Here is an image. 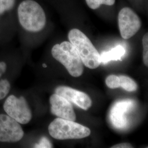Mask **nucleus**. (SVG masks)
<instances>
[{"instance_id": "nucleus-1", "label": "nucleus", "mask_w": 148, "mask_h": 148, "mask_svg": "<svg viewBox=\"0 0 148 148\" xmlns=\"http://www.w3.org/2000/svg\"><path fill=\"white\" fill-rule=\"evenodd\" d=\"M18 20L25 30L40 32L46 24V16L42 7L34 0H24L17 10Z\"/></svg>"}, {"instance_id": "nucleus-2", "label": "nucleus", "mask_w": 148, "mask_h": 148, "mask_svg": "<svg viewBox=\"0 0 148 148\" xmlns=\"http://www.w3.org/2000/svg\"><path fill=\"white\" fill-rule=\"evenodd\" d=\"M68 38L86 67L95 69L100 65V54L84 32L77 29H73L69 32Z\"/></svg>"}, {"instance_id": "nucleus-3", "label": "nucleus", "mask_w": 148, "mask_h": 148, "mask_svg": "<svg viewBox=\"0 0 148 148\" xmlns=\"http://www.w3.org/2000/svg\"><path fill=\"white\" fill-rule=\"evenodd\" d=\"M53 58L65 67L69 74L75 77L82 75L84 64L74 46L68 41L56 44L52 49Z\"/></svg>"}, {"instance_id": "nucleus-4", "label": "nucleus", "mask_w": 148, "mask_h": 148, "mask_svg": "<svg viewBox=\"0 0 148 148\" xmlns=\"http://www.w3.org/2000/svg\"><path fill=\"white\" fill-rule=\"evenodd\" d=\"M48 132L51 137L58 140L82 139L88 137L90 134L88 127L59 117L49 124Z\"/></svg>"}, {"instance_id": "nucleus-5", "label": "nucleus", "mask_w": 148, "mask_h": 148, "mask_svg": "<svg viewBox=\"0 0 148 148\" xmlns=\"http://www.w3.org/2000/svg\"><path fill=\"white\" fill-rule=\"evenodd\" d=\"M3 109L7 115L20 124H27L32 120V111L23 97L10 95L3 104Z\"/></svg>"}, {"instance_id": "nucleus-6", "label": "nucleus", "mask_w": 148, "mask_h": 148, "mask_svg": "<svg viewBox=\"0 0 148 148\" xmlns=\"http://www.w3.org/2000/svg\"><path fill=\"white\" fill-rule=\"evenodd\" d=\"M118 23L120 34L125 40H128L136 35L142 27L140 18L129 7L123 8L119 12Z\"/></svg>"}, {"instance_id": "nucleus-7", "label": "nucleus", "mask_w": 148, "mask_h": 148, "mask_svg": "<svg viewBox=\"0 0 148 148\" xmlns=\"http://www.w3.org/2000/svg\"><path fill=\"white\" fill-rule=\"evenodd\" d=\"M24 136L19 123L8 115L0 114V142L16 143Z\"/></svg>"}, {"instance_id": "nucleus-8", "label": "nucleus", "mask_w": 148, "mask_h": 148, "mask_svg": "<svg viewBox=\"0 0 148 148\" xmlns=\"http://www.w3.org/2000/svg\"><path fill=\"white\" fill-rule=\"evenodd\" d=\"M51 111L58 117L75 121L76 119V114L71 103L62 96L56 93L53 94L49 98Z\"/></svg>"}, {"instance_id": "nucleus-9", "label": "nucleus", "mask_w": 148, "mask_h": 148, "mask_svg": "<svg viewBox=\"0 0 148 148\" xmlns=\"http://www.w3.org/2000/svg\"><path fill=\"white\" fill-rule=\"evenodd\" d=\"M55 92L84 110H88L92 104L91 99L86 93L69 87L59 86Z\"/></svg>"}, {"instance_id": "nucleus-10", "label": "nucleus", "mask_w": 148, "mask_h": 148, "mask_svg": "<svg viewBox=\"0 0 148 148\" xmlns=\"http://www.w3.org/2000/svg\"><path fill=\"white\" fill-rule=\"evenodd\" d=\"M133 106V101L125 100L116 103L110 111V120L117 128H123L127 126V120L125 113Z\"/></svg>"}, {"instance_id": "nucleus-11", "label": "nucleus", "mask_w": 148, "mask_h": 148, "mask_svg": "<svg viewBox=\"0 0 148 148\" xmlns=\"http://www.w3.org/2000/svg\"><path fill=\"white\" fill-rule=\"evenodd\" d=\"M126 52L125 49L121 45H118L108 52L100 54L101 63L106 64L111 60H121Z\"/></svg>"}, {"instance_id": "nucleus-12", "label": "nucleus", "mask_w": 148, "mask_h": 148, "mask_svg": "<svg viewBox=\"0 0 148 148\" xmlns=\"http://www.w3.org/2000/svg\"><path fill=\"white\" fill-rule=\"evenodd\" d=\"M7 69V65L3 62H0V77L4 74ZM11 89V85L7 79L0 81V101L5 98L9 93Z\"/></svg>"}, {"instance_id": "nucleus-13", "label": "nucleus", "mask_w": 148, "mask_h": 148, "mask_svg": "<svg viewBox=\"0 0 148 148\" xmlns=\"http://www.w3.org/2000/svg\"><path fill=\"white\" fill-rule=\"evenodd\" d=\"M120 79V86L123 90L128 92H134L138 89L137 83L130 78L124 75L119 76Z\"/></svg>"}, {"instance_id": "nucleus-14", "label": "nucleus", "mask_w": 148, "mask_h": 148, "mask_svg": "<svg viewBox=\"0 0 148 148\" xmlns=\"http://www.w3.org/2000/svg\"><path fill=\"white\" fill-rule=\"evenodd\" d=\"M87 5L92 10H96L102 5H114L115 0H85Z\"/></svg>"}, {"instance_id": "nucleus-15", "label": "nucleus", "mask_w": 148, "mask_h": 148, "mask_svg": "<svg viewBox=\"0 0 148 148\" xmlns=\"http://www.w3.org/2000/svg\"><path fill=\"white\" fill-rule=\"evenodd\" d=\"M106 86L111 89H115L120 87V79L116 75H111L108 76L106 79Z\"/></svg>"}, {"instance_id": "nucleus-16", "label": "nucleus", "mask_w": 148, "mask_h": 148, "mask_svg": "<svg viewBox=\"0 0 148 148\" xmlns=\"http://www.w3.org/2000/svg\"><path fill=\"white\" fill-rule=\"evenodd\" d=\"M16 0H0V14L11 10L15 4Z\"/></svg>"}, {"instance_id": "nucleus-17", "label": "nucleus", "mask_w": 148, "mask_h": 148, "mask_svg": "<svg viewBox=\"0 0 148 148\" xmlns=\"http://www.w3.org/2000/svg\"><path fill=\"white\" fill-rule=\"evenodd\" d=\"M143 62L146 66H148V34L146 33L143 37Z\"/></svg>"}, {"instance_id": "nucleus-18", "label": "nucleus", "mask_w": 148, "mask_h": 148, "mask_svg": "<svg viewBox=\"0 0 148 148\" xmlns=\"http://www.w3.org/2000/svg\"><path fill=\"white\" fill-rule=\"evenodd\" d=\"M34 147L38 148H53V145L47 138L43 137L40 139V142L35 145Z\"/></svg>"}, {"instance_id": "nucleus-19", "label": "nucleus", "mask_w": 148, "mask_h": 148, "mask_svg": "<svg viewBox=\"0 0 148 148\" xmlns=\"http://www.w3.org/2000/svg\"><path fill=\"white\" fill-rule=\"evenodd\" d=\"M133 146L130 143H123L112 146L111 148H132Z\"/></svg>"}, {"instance_id": "nucleus-20", "label": "nucleus", "mask_w": 148, "mask_h": 148, "mask_svg": "<svg viewBox=\"0 0 148 148\" xmlns=\"http://www.w3.org/2000/svg\"><path fill=\"white\" fill-rule=\"evenodd\" d=\"M43 68H46L47 67V65L45 64H43L42 65Z\"/></svg>"}]
</instances>
